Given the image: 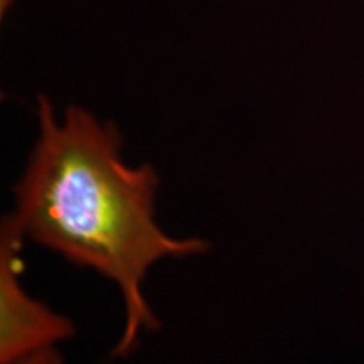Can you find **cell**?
Returning a JSON list of instances; mask_svg holds the SVG:
<instances>
[{"label": "cell", "mask_w": 364, "mask_h": 364, "mask_svg": "<svg viewBox=\"0 0 364 364\" xmlns=\"http://www.w3.org/2000/svg\"><path fill=\"white\" fill-rule=\"evenodd\" d=\"M24 235L7 216L0 228V364H14L75 336L70 318L31 297L21 282Z\"/></svg>", "instance_id": "obj_2"}, {"label": "cell", "mask_w": 364, "mask_h": 364, "mask_svg": "<svg viewBox=\"0 0 364 364\" xmlns=\"http://www.w3.org/2000/svg\"><path fill=\"white\" fill-rule=\"evenodd\" d=\"M14 364H63V356L56 351V348H53L36 353L33 356L21 359V361Z\"/></svg>", "instance_id": "obj_3"}, {"label": "cell", "mask_w": 364, "mask_h": 364, "mask_svg": "<svg viewBox=\"0 0 364 364\" xmlns=\"http://www.w3.org/2000/svg\"><path fill=\"white\" fill-rule=\"evenodd\" d=\"M38 112L39 139L14 188L9 216L24 238L118 287L125 324L113 354L127 356L140 332L159 327L144 294L150 268L166 258L206 253L209 245L159 226L157 172L122 159L115 125L78 107L59 122L46 97H39Z\"/></svg>", "instance_id": "obj_1"}]
</instances>
